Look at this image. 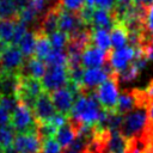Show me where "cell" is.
<instances>
[{
  "label": "cell",
  "instance_id": "1",
  "mask_svg": "<svg viewBox=\"0 0 153 153\" xmlns=\"http://www.w3.org/2000/svg\"><path fill=\"white\" fill-rule=\"evenodd\" d=\"M102 105L96 96V91L79 97L73 105V109L69 114V120L79 128L84 124L94 126L99 118V114L102 111Z\"/></svg>",
  "mask_w": 153,
  "mask_h": 153
},
{
  "label": "cell",
  "instance_id": "2",
  "mask_svg": "<svg viewBox=\"0 0 153 153\" xmlns=\"http://www.w3.org/2000/svg\"><path fill=\"white\" fill-rule=\"evenodd\" d=\"M148 124V112L143 108H134L126 115H123V121L120 128L122 135L127 139L140 135L145 131Z\"/></svg>",
  "mask_w": 153,
  "mask_h": 153
},
{
  "label": "cell",
  "instance_id": "3",
  "mask_svg": "<svg viewBox=\"0 0 153 153\" xmlns=\"http://www.w3.org/2000/svg\"><path fill=\"white\" fill-rule=\"evenodd\" d=\"M43 91H44V88L42 86V82L38 79L19 75V84H18L16 98L18 99V102L23 103L29 109L33 110L37 97Z\"/></svg>",
  "mask_w": 153,
  "mask_h": 153
},
{
  "label": "cell",
  "instance_id": "4",
  "mask_svg": "<svg viewBox=\"0 0 153 153\" xmlns=\"http://www.w3.org/2000/svg\"><path fill=\"white\" fill-rule=\"evenodd\" d=\"M118 73L109 76L103 84L96 88V96L104 110H116L120 90Z\"/></svg>",
  "mask_w": 153,
  "mask_h": 153
},
{
  "label": "cell",
  "instance_id": "5",
  "mask_svg": "<svg viewBox=\"0 0 153 153\" xmlns=\"http://www.w3.org/2000/svg\"><path fill=\"white\" fill-rule=\"evenodd\" d=\"M10 124L17 133H31L37 134V121L31 109L23 103H18L16 110L11 114Z\"/></svg>",
  "mask_w": 153,
  "mask_h": 153
},
{
  "label": "cell",
  "instance_id": "6",
  "mask_svg": "<svg viewBox=\"0 0 153 153\" xmlns=\"http://www.w3.org/2000/svg\"><path fill=\"white\" fill-rule=\"evenodd\" d=\"M44 91L53 92L66 87L68 82V72L66 66H47V71L41 79Z\"/></svg>",
  "mask_w": 153,
  "mask_h": 153
},
{
  "label": "cell",
  "instance_id": "7",
  "mask_svg": "<svg viewBox=\"0 0 153 153\" xmlns=\"http://www.w3.org/2000/svg\"><path fill=\"white\" fill-rule=\"evenodd\" d=\"M108 78H109V75L104 71L103 67H99V68H87L84 72L82 84L80 86L81 96H86V94H90V93L94 92L96 88L100 84H103Z\"/></svg>",
  "mask_w": 153,
  "mask_h": 153
},
{
  "label": "cell",
  "instance_id": "8",
  "mask_svg": "<svg viewBox=\"0 0 153 153\" xmlns=\"http://www.w3.org/2000/svg\"><path fill=\"white\" fill-rule=\"evenodd\" d=\"M24 55L18 45L10 44L5 51L0 55V71L4 72H18L24 62Z\"/></svg>",
  "mask_w": 153,
  "mask_h": 153
},
{
  "label": "cell",
  "instance_id": "9",
  "mask_svg": "<svg viewBox=\"0 0 153 153\" xmlns=\"http://www.w3.org/2000/svg\"><path fill=\"white\" fill-rule=\"evenodd\" d=\"M43 141L37 134L17 133L13 146L19 153H41Z\"/></svg>",
  "mask_w": 153,
  "mask_h": 153
},
{
  "label": "cell",
  "instance_id": "10",
  "mask_svg": "<svg viewBox=\"0 0 153 153\" xmlns=\"http://www.w3.org/2000/svg\"><path fill=\"white\" fill-rule=\"evenodd\" d=\"M86 26H90V25H86L82 22L78 12H71V11L61 8L60 17H59V30L60 31L69 36Z\"/></svg>",
  "mask_w": 153,
  "mask_h": 153
},
{
  "label": "cell",
  "instance_id": "11",
  "mask_svg": "<svg viewBox=\"0 0 153 153\" xmlns=\"http://www.w3.org/2000/svg\"><path fill=\"white\" fill-rule=\"evenodd\" d=\"M134 57H135V49L128 45V47H123L120 49L110 50L108 61L110 62L112 69L116 73H120L129 66L130 61L134 60Z\"/></svg>",
  "mask_w": 153,
  "mask_h": 153
},
{
  "label": "cell",
  "instance_id": "12",
  "mask_svg": "<svg viewBox=\"0 0 153 153\" xmlns=\"http://www.w3.org/2000/svg\"><path fill=\"white\" fill-rule=\"evenodd\" d=\"M109 57V51L99 49L97 45L91 43L81 55V65L84 68H99L105 65Z\"/></svg>",
  "mask_w": 153,
  "mask_h": 153
},
{
  "label": "cell",
  "instance_id": "13",
  "mask_svg": "<svg viewBox=\"0 0 153 153\" xmlns=\"http://www.w3.org/2000/svg\"><path fill=\"white\" fill-rule=\"evenodd\" d=\"M32 112H33L37 122H45L55 115L56 109L54 106L50 92L43 91L37 97V100H36V104H35Z\"/></svg>",
  "mask_w": 153,
  "mask_h": 153
},
{
  "label": "cell",
  "instance_id": "14",
  "mask_svg": "<svg viewBox=\"0 0 153 153\" xmlns=\"http://www.w3.org/2000/svg\"><path fill=\"white\" fill-rule=\"evenodd\" d=\"M47 71V63L43 60L37 59L36 56L25 57L23 65L18 69V74L20 76H29L41 80Z\"/></svg>",
  "mask_w": 153,
  "mask_h": 153
},
{
  "label": "cell",
  "instance_id": "15",
  "mask_svg": "<svg viewBox=\"0 0 153 153\" xmlns=\"http://www.w3.org/2000/svg\"><path fill=\"white\" fill-rule=\"evenodd\" d=\"M50 96H51L54 106L57 110V112H61V114L69 116V114L73 109L74 102H75L73 93L67 87H62V88H59V90L50 92Z\"/></svg>",
  "mask_w": 153,
  "mask_h": 153
},
{
  "label": "cell",
  "instance_id": "16",
  "mask_svg": "<svg viewBox=\"0 0 153 153\" xmlns=\"http://www.w3.org/2000/svg\"><path fill=\"white\" fill-rule=\"evenodd\" d=\"M19 84V75L17 72H0V97L14 96Z\"/></svg>",
  "mask_w": 153,
  "mask_h": 153
},
{
  "label": "cell",
  "instance_id": "17",
  "mask_svg": "<svg viewBox=\"0 0 153 153\" xmlns=\"http://www.w3.org/2000/svg\"><path fill=\"white\" fill-rule=\"evenodd\" d=\"M115 25L114 17L110 10L96 7L92 18V27L93 29H104L106 31H111Z\"/></svg>",
  "mask_w": 153,
  "mask_h": 153
},
{
  "label": "cell",
  "instance_id": "18",
  "mask_svg": "<svg viewBox=\"0 0 153 153\" xmlns=\"http://www.w3.org/2000/svg\"><path fill=\"white\" fill-rule=\"evenodd\" d=\"M78 134L79 133H78L76 127L69 121V117H68V122L56 130L55 139L61 145V147L65 149L74 141V139L78 136Z\"/></svg>",
  "mask_w": 153,
  "mask_h": 153
},
{
  "label": "cell",
  "instance_id": "19",
  "mask_svg": "<svg viewBox=\"0 0 153 153\" xmlns=\"http://www.w3.org/2000/svg\"><path fill=\"white\" fill-rule=\"evenodd\" d=\"M33 31H35V37H36V44H35L33 56H36L39 60L45 61V59L48 57V55L53 50V47H51L49 36L45 35L44 32H42L38 29H36Z\"/></svg>",
  "mask_w": 153,
  "mask_h": 153
},
{
  "label": "cell",
  "instance_id": "20",
  "mask_svg": "<svg viewBox=\"0 0 153 153\" xmlns=\"http://www.w3.org/2000/svg\"><path fill=\"white\" fill-rule=\"evenodd\" d=\"M110 37H111L112 47H115L116 49H120L126 47V44L128 43L129 31L122 22H116L114 27L110 31Z\"/></svg>",
  "mask_w": 153,
  "mask_h": 153
},
{
  "label": "cell",
  "instance_id": "21",
  "mask_svg": "<svg viewBox=\"0 0 153 153\" xmlns=\"http://www.w3.org/2000/svg\"><path fill=\"white\" fill-rule=\"evenodd\" d=\"M126 147L127 137H124L120 130H110V135L105 147V153H124Z\"/></svg>",
  "mask_w": 153,
  "mask_h": 153
},
{
  "label": "cell",
  "instance_id": "22",
  "mask_svg": "<svg viewBox=\"0 0 153 153\" xmlns=\"http://www.w3.org/2000/svg\"><path fill=\"white\" fill-rule=\"evenodd\" d=\"M149 149V140L142 133L140 135L127 139V147L124 153H147Z\"/></svg>",
  "mask_w": 153,
  "mask_h": 153
},
{
  "label": "cell",
  "instance_id": "23",
  "mask_svg": "<svg viewBox=\"0 0 153 153\" xmlns=\"http://www.w3.org/2000/svg\"><path fill=\"white\" fill-rule=\"evenodd\" d=\"M134 108H135V98L133 94V90H123L118 96L116 111L122 115H126Z\"/></svg>",
  "mask_w": 153,
  "mask_h": 153
},
{
  "label": "cell",
  "instance_id": "24",
  "mask_svg": "<svg viewBox=\"0 0 153 153\" xmlns=\"http://www.w3.org/2000/svg\"><path fill=\"white\" fill-rule=\"evenodd\" d=\"M92 43L104 51L111 50V37L109 31L104 29H93L92 31Z\"/></svg>",
  "mask_w": 153,
  "mask_h": 153
},
{
  "label": "cell",
  "instance_id": "25",
  "mask_svg": "<svg viewBox=\"0 0 153 153\" xmlns=\"http://www.w3.org/2000/svg\"><path fill=\"white\" fill-rule=\"evenodd\" d=\"M35 44H36V37H35V31H27L24 37L20 39L18 47L20 49V51L23 53L24 57H30L33 56L35 53Z\"/></svg>",
  "mask_w": 153,
  "mask_h": 153
},
{
  "label": "cell",
  "instance_id": "26",
  "mask_svg": "<svg viewBox=\"0 0 153 153\" xmlns=\"http://www.w3.org/2000/svg\"><path fill=\"white\" fill-rule=\"evenodd\" d=\"M16 19H0V41L11 44L14 33Z\"/></svg>",
  "mask_w": 153,
  "mask_h": 153
},
{
  "label": "cell",
  "instance_id": "27",
  "mask_svg": "<svg viewBox=\"0 0 153 153\" xmlns=\"http://www.w3.org/2000/svg\"><path fill=\"white\" fill-rule=\"evenodd\" d=\"M18 13L13 0H0V19H18Z\"/></svg>",
  "mask_w": 153,
  "mask_h": 153
},
{
  "label": "cell",
  "instance_id": "28",
  "mask_svg": "<svg viewBox=\"0 0 153 153\" xmlns=\"http://www.w3.org/2000/svg\"><path fill=\"white\" fill-rule=\"evenodd\" d=\"M68 56L66 50L63 49H54L50 51L48 57L45 59L47 66H66L67 67Z\"/></svg>",
  "mask_w": 153,
  "mask_h": 153
},
{
  "label": "cell",
  "instance_id": "29",
  "mask_svg": "<svg viewBox=\"0 0 153 153\" xmlns=\"http://www.w3.org/2000/svg\"><path fill=\"white\" fill-rule=\"evenodd\" d=\"M16 133L17 131L14 130V128L11 124L0 127V146L5 148V147H8V146L13 145L14 137L17 135Z\"/></svg>",
  "mask_w": 153,
  "mask_h": 153
},
{
  "label": "cell",
  "instance_id": "30",
  "mask_svg": "<svg viewBox=\"0 0 153 153\" xmlns=\"http://www.w3.org/2000/svg\"><path fill=\"white\" fill-rule=\"evenodd\" d=\"M140 72L141 71L133 62H130L126 69H123L122 72L118 73V80H120V82H131L133 80H135L139 76Z\"/></svg>",
  "mask_w": 153,
  "mask_h": 153
},
{
  "label": "cell",
  "instance_id": "31",
  "mask_svg": "<svg viewBox=\"0 0 153 153\" xmlns=\"http://www.w3.org/2000/svg\"><path fill=\"white\" fill-rule=\"evenodd\" d=\"M49 39H50L51 47L54 49H63L68 42V35L57 30L56 32H54L49 36Z\"/></svg>",
  "mask_w": 153,
  "mask_h": 153
},
{
  "label": "cell",
  "instance_id": "32",
  "mask_svg": "<svg viewBox=\"0 0 153 153\" xmlns=\"http://www.w3.org/2000/svg\"><path fill=\"white\" fill-rule=\"evenodd\" d=\"M27 25L25 23H23L22 20L19 19H16V25H14V33H13V38H12V42L11 44L13 45H18L20 39L24 37V35L27 32Z\"/></svg>",
  "mask_w": 153,
  "mask_h": 153
},
{
  "label": "cell",
  "instance_id": "33",
  "mask_svg": "<svg viewBox=\"0 0 153 153\" xmlns=\"http://www.w3.org/2000/svg\"><path fill=\"white\" fill-rule=\"evenodd\" d=\"M62 151H63V148L56 141V139L49 137V139L43 140L42 153H62Z\"/></svg>",
  "mask_w": 153,
  "mask_h": 153
},
{
  "label": "cell",
  "instance_id": "34",
  "mask_svg": "<svg viewBox=\"0 0 153 153\" xmlns=\"http://www.w3.org/2000/svg\"><path fill=\"white\" fill-rule=\"evenodd\" d=\"M60 6L63 10L71 12H79L86 4V0H59Z\"/></svg>",
  "mask_w": 153,
  "mask_h": 153
},
{
  "label": "cell",
  "instance_id": "35",
  "mask_svg": "<svg viewBox=\"0 0 153 153\" xmlns=\"http://www.w3.org/2000/svg\"><path fill=\"white\" fill-rule=\"evenodd\" d=\"M18 99L14 97V96H4V97H0V105L6 110L8 111L10 114H12L17 105H18Z\"/></svg>",
  "mask_w": 153,
  "mask_h": 153
},
{
  "label": "cell",
  "instance_id": "36",
  "mask_svg": "<svg viewBox=\"0 0 153 153\" xmlns=\"http://www.w3.org/2000/svg\"><path fill=\"white\" fill-rule=\"evenodd\" d=\"M49 123H51L56 129H59L60 127H62L63 124H66L68 122V115L61 114V112H55V115L53 117H50L48 120Z\"/></svg>",
  "mask_w": 153,
  "mask_h": 153
},
{
  "label": "cell",
  "instance_id": "37",
  "mask_svg": "<svg viewBox=\"0 0 153 153\" xmlns=\"http://www.w3.org/2000/svg\"><path fill=\"white\" fill-rule=\"evenodd\" d=\"M116 0H86V4L93 7H100V8H106L111 10L115 5Z\"/></svg>",
  "mask_w": 153,
  "mask_h": 153
},
{
  "label": "cell",
  "instance_id": "38",
  "mask_svg": "<svg viewBox=\"0 0 153 153\" xmlns=\"http://www.w3.org/2000/svg\"><path fill=\"white\" fill-rule=\"evenodd\" d=\"M145 27L148 32L153 33V5L146 10V17H145Z\"/></svg>",
  "mask_w": 153,
  "mask_h": 153
},
{
  "label": "cell",
  "instance_id": "39",
  "mask_svg": "<svg viewBox=\"0 0 153 153\" xmlns=\"http://www.w3.org/2000/svg\"><path fill=\"white\" fill-rule=\"evenodd\" d=\"M10 121H11V114L8 111H6L0 105V127H4V126L10 124Z\"/></svg>",
  "mask_w": 153,
  "mask_h": 153
},
{
  "label": "cell",
  "instance_id": "40",
  "mask_svg": "<svg viewBox=\"0 0 153 153\" xmlns=\"http://www.w3.org/2000/svg\"><path fill=\"white\" fill-rule=\"evenodd\" d=\"M135 4L147 10L148 7H151L153 5V0H135Z\"/></svg>",
  "mask_w": 153,
  "mask_h": 153
},
{
  "label": "cell",
  "instance_id": "41",
  "mask_svg": "<svg viewBox=\"0 0 153 153\" xmlns=\"http://www.w3.org/2000/svg\"><path fill=\"white\" fill-rule=\"evenodd\" d=\"M13 2L16 4V6H17L18 11H20V10H23V8L27 5L29 0H13Z\"/></svg>",
  "mask_w": 153,
  "mask_h": 153
},
{
  "label": "cell",
  "instance_id": "42",
  "mask_svg": "<svg viewBox=\"0 0 153 153\" xmlns=\"http://www.w3.org/2000/svg\"><path fill=\"white\" fill-rule=\"evenodd\" d=\"M147 112H148V122L149 123H153V99L151 100V103L148 105Z\"/></svg>",
  "mask_w": 153,
  "mask_h": 153
},
{
  "label": "cell",
  "instance_id": "43",
  "mask_svg": "<svg viewBox=\"0 0 153 153\" xmlns=\"http://www.w3.org/2000/svg\"><path fill=\"white\" fill-rule=\"evenodd\" d=\"M145 90H146V92H147V94L153 99V79L148 82V85L145 87Z\"/></svg>",
  "mask_w": 153,
  "mask_h": 153
},
{
  "label": "cell",
  "instance_id": "44",
  "mask_svg": "<svg viewBox=\"0 0 153 153\" xmlns=\"http://www.w3.org/2000/svg\"><path fill=\"white\" fill-rule=\"evenodd\" d=\"M4 153H19V152L14 148V146H13V145H11V146H8V147H5V148H4Z\"/></svg>",
  "mask_w": 153,
  "mask_h": 153
},
{
  "label": "cell",
  "instance_id": "45",
  "mask_svg": "<svg viewBox=\"0 0 153 153\" xmlns=\"http://www.w3.org/2000/svg\"><path fill=\"white\" fill-rule=\"evenodd\" d=\"M0 153H4V147L0 146Z\"/></svg>",
  "mask_w": 153,
  "mask_h": 153
},
{
  "label": "cell",
  "instance_id": "46",
  "mask_svg": "<svg viewBox=\"0 0 153 153\" xmlns=\"http://www.w3.org/2000/svg\"><path fill=\"white\" fill-rule=\"evenodd\" d=\"M41 153H42V152H41Z\"/></svg>",
  "mask_w": 153,
  "mask_h": 153
},
{
  "label": "cell",
  "instance_id": "47",
  "mask_svg": "<svg viewBox=\"0 0 153 153\" xmlns=\"http://www.w3.org/2000/svg\"><path fill=\"white\" fill-rule=\"evenodd\" d=\"M0 72H1V71H0Z\"/></svg>",
  "mask_w": 153,
  "mask_h": 153
}]
</instances>
